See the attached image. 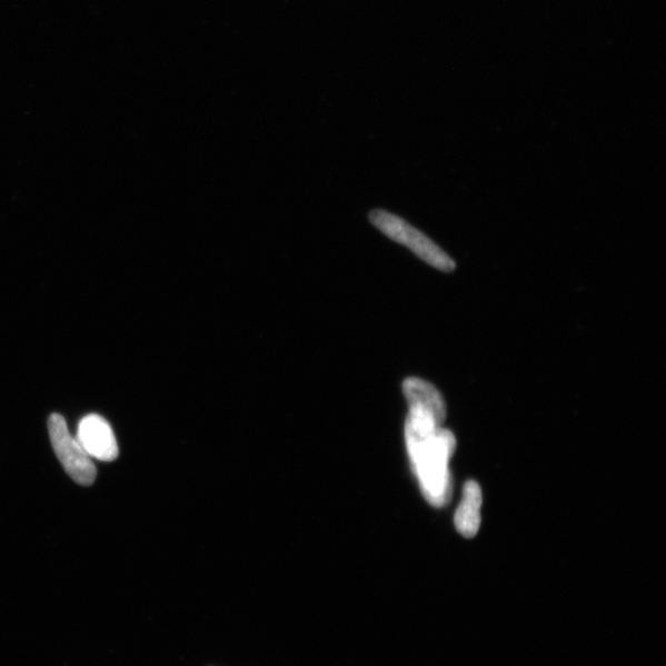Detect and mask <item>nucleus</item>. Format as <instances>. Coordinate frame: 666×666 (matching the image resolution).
<instances>
[{"instance_id":"5","label":"nucleus","mask_w":666,"mask_h":666,"mask_svg":"<svg viewBox=\"0 0 666 666\" xmlns=\"http://www.w3.org/2000/svg\"><path fill=\"white\" fill-rule=\"evenodd\" d=\"M481 489L476 481H467L463 499L455 516L458 533L467 538L478 534L480 527Z\"/></svg>"},{"instance_id":"2","label":"nucleus","mask_w":666,"mask_h":666,"mask_svg":"<svg viewBox=\"0 0 666 666\" xmlns=\"http://www.w3.org/2000/svg\"><path fill=\"white\" fill-rule=\"evenodd\" d=\"M369 220L390 240L408 247L427 265L445 274H451L456 269L454 259L436 245L430 237L414 228L408 221L386 210H372L369 213Z\"/></svg>"},{"instance_id":"4","label":"nucleus","mask_w":666,"mask_h":666,"mask_svg":"<svg viewBox=\"0 0 666 666\" xmlns=\"http://www.w3.org/2000/svg\"><path fill=\"white\" fill-rule=\"evenodd\" d=\"M77 439L90 458L112 461L119 456L116 435L109 423L99 415H88L79 423Z\"/></svg>"},{"instance_id":"1","label":"nucleus","mask_w":666,"mask_h":666,"mask_svg":"<svg viewBox=\"0 0 666 666\" xmlns=\"http://www.w3.org/2000/svg\"><path fill=\"white\" fill-rule=\"evenodd\" d=\"M408 402L405 439L414 471L426 500L444 507L454 491L449 460L456 450V437L443 428L446 410L416 400Z\"/></svg>"},{"instance_id":"3","label":"nucleus","mask_w":666,"mask_h":666,"mask_svg":"<svg viewBox=\"0 0 666 666\" xmlns=\"http://www.w3.org/2000/svg\"><path fill=\"white\" fill-rule=\"evenodd\" d=\"M49 433L56 455L67 474L79 485H85V487L92 485L97 477L92 458L87 455L78 439L71 435L61 415L50 416Z\"/></svg>"}]
</instances>
